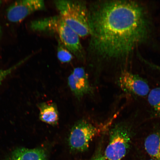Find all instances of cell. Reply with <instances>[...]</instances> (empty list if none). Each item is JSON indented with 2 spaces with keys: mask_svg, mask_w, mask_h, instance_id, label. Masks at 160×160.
<instances>
[{
  "mask_svg": "<svg viewBox=\"0 0 160 160\" xmlns=\"http://www.w3.org/2000/svg\"><path fill=\"white\" fill-rule=\"evenodd\" d=\"M29 27L32 31L36 32L57 33L59 41L66 48L77 57L81 59L83 57L79 36L59 16L34 20L31 22Z\"/></svg>",
  "mask_w": 160,
  "mask_h": 160,
  "instance_id": "7a4b0ae2",
  "label": "cell"
},
{
  "mask_svg": "<svg viewBox=\"0 0 160 160\" xmlns=\"http://www.w3.org/2000/svg\"><path fill=\"white\" fill-rule=\"evenodd\" d=\"M39 118L41 121L51 125L58 124L59 119V112L54 103L43 102L39 104Z\"/></svg>",
  "mask_w": 160,
  "mask_h": 160,
  "instance_id": "30bf717a",
  "label": "cell"
},
{
  "mask_svg": "<svg viewBox=\"0 0 160 160\" xmlns=\"http://www.w3.org/2000/svg\"><path fill=\"white\" fill-rule=\"evenodd\" d=\"M131 126L124 123L117 124L110 130L108 144L104 157L107 160H121L128 151L133 138Z\"/></svg>",
  "mask_w": 160,
  "mask_h": 160,
  "instance_id": "5b68a950",
  "label": "cell"
},
{
  "mask_svg": "<svg viewBox=\"0 0 160 160\" xmlns=\"http://www.w3.org/2000/svg\"><path fill=\"white\" fill-rule=\"evenodd\" d=\"M144 61L148 65H149L152 68H153L155 69H156L158 70H159L160 71V66L155 65L154 64L152 63H150V62L147 61L145 60H144Z\"/></svg>",
  "mask_w": 160,
  "mask_h": 160,
  "instance_id": "9a60e30c",
  "label": "cell"
},
{
  "mask_svg": "<svg viewBox=\"0 0 160 160\" xmlns=\"http://www.w3.org/2000/svg\"><path fill=\"white\" fill-rule=\"evenodd\" d=\"M92 160H107L103 156L99 155L97 156L96 157L94 158Z\"/></svg>",
  "mask_w": 160,
  "mask_h": 160,
  "instance_id": "2e32d148",
  "label": "cell"
},
{
  "mask_svg": "<svg viewBox=\"0 0 160 160\" xmlns=\"http://www.w3.org/2000/svg\"><path fill=\"white\" fill-rule=\"evenodd\" d=\"M29 56L25 58L22 61H20L15 65L12 66L9 68L5 69H0V85H1L2 82L8 76L11 74L16 69L18 68L20 66L30 58Z\"/></svg>",
  "mask_w": 160,
  "mask_h": 160,
  "instance_id": "5bb4252c",
  "label": "cell"
},
{
  "mask_svg": "<svg viewBox=\"0 0 160 160\" xmlns=\"http://www.w3.org/2000/svg\"><path fill=\"white\" fill-rule=\"evenodd\" d=\"M61 19L80 37L90 36L89 12L82 1L62 0L55 2Z\"/></svg>",
  "mask_w": 160,
  "mask_h": 160,
  "instance_id": "3957f363",
  "label": "cell"
},
{
  "mask_svg": "<svg viewBox=\"0 0 160 160\" xmlns=\"http://www.w3.org/2000/svg\"><path fill=\"white\" fill-rule=\"evenodd\" d=\"M115 118L113 117L104 124L97 125L84 119L77 122L69 133L68 142L70 149L77 152L87 151L92 140L107 131Z\"/></svg>",
  "mask_w": 160,
  "mask_h": 160,
  "instance_id": "277c9868",
  "label": "cell"
},
{
  "mask_svg": "<svg viewBox=\"0 0 160 160\" xmlns=\"http://www.w3.org/2000/svg\"><path fill=\"white\" fill-rule=\"evenodd\" d=\"M156 160L151 158V159H149V160Z\"/></svg>",
  "mask_w": 160,
  "mask_h": 160,
  "instance_id": "ac0fdd59",
  "label": "cell"
},
{
  "mask_svg": "<svg viewBox=\"0 0 160 160\" xmlns=\"http://www.w3.org/2000/svg\"><path fill=\"white\" fill-rule=\"evenodd\" d=\"M68 84L72 92L78 99L92 93L88 78L83 68L78 67L74 69L68 78Z\"/></svg>",
  "mask_w": 160,
  "mask_h": 160,
  "instance_id": "ba28073f",
  "label": "cell"
},
{
  "mask_svg": "<svg viewBox=\"0 0 160 160\" xmlns=\"http://www.w3.org/2000/svg\"><path fill=\"white\" fill-rule=\"evenodd\" d=\"M47 157L45 150L41 148H19L15 150L6 160H47Z\"/></svg>",
  "mask_w": 160,
  "mask_h": 160,
  "instance_id": "9c48e42d",
  "label": "cell"
},
{
  "mask_svg": "<svg viewBox=\"0 0 160 160\" xmlns=\"http://www.w3.org/2000/svg\"><path fill=\"white\" fill-rule=\"evenodd\" d=\"M89 12L91 45L103 58L127 57L148 39V18L145 8L137 2H102Z\"/></svg>",
  "mask_w": 160,
  "mask_h": 160,
  "instance_id": "6da1fadb",
  "label": "cell"
},
{
  "mask_svg": "<svg viewBox=\"0 0 160 160\" xmlns=\"http://www.w3.org/2000/svg\"><path fill=\"white\" fill-rule=\"evenodd\" d=\"M118 83L124 92L137 97H145L150 91L148 84L144 79L126 70L122 72Z\"/></svg>",
  "mask_w": 160,
  "mask_h": 160,
  "instance_id": "52a82bcc",
  "label": "cell"
},
{
  "mask_svg": "<svg viewBox=\"0 0 160 160\" xmlns=\"http://www.w3.org/2000/svg\"><path fill=\"white\" fill-rule=\"evenodd\" d=\"M57 49V57L63 63H69L73 59L72 53L59 41Z\"/></svg>",
  "mask_w": 160,
  "mask_h": 160,
  "instance_id": "4fadbf2b",
  "label": "cell"
},
{
  "mask_svg": "<svg viewBox=\"0 0 160 160\" xmlns=\"http://www.w3.org/2000/svg\"><path fill=\"white\" fill-rule=\"evenodd\" d=\"M2 1H0V7H1V5L2 4ZM1 24H0V37H1Z\"/></svg>",
  "mask_w": 160,
  "mask_h": 160,
  "instance_id": "e0dca14e",
  "label": "cell"
},
{
  "mask_svg": "<svg viewBox=\"0 0 160 160\" xmlns=\"http://www.w3.org/2000/svg\"><path fill=\"white\" fill-rule=\"evenodd\" d=\"M144 147L152 159L160 160V131L153 132L148 136L144 142Z\"/></svg>",
  "mask_w": 160,
  "mask_h": 160,
  "instance_id": "8fae6325",
  "label": "cell"
},
{
  "mask_svg": "<svg viewBox=\"0 0 160 160\" xmlns=\"http://www.w3.org/2000/svg\"><path fill=\"white\" fill-rule=\"evenodd\" d=\"M148 100L155 115L160 117V87L155 88L150 91Z\"/></svg>",
  "mask_w": 160,
  "mask_h": 160,
  "instance_id": "7c38bea8",
  "label": "cell"
},
{
  "mask_svg": "<svg viewBox=\"0 0 160 160\" xmlns=\"http://www.w3.org/2000/svg\"><path fill=\"white\" fill-rule=\"evenodd\" d=\"M45 8L44 2L41 0L16 1L8 8L7 19L11 22H19L35 12Z\"/></svg>",
  "mask_w": 160,
  "mask_h": 160,
  "instance_id": "8992f818",
  "label": "cell"
}]
</instances>
